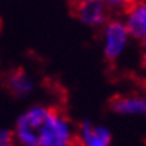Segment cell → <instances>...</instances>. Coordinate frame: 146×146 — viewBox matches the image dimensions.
Instances as JSON below:
<instances>
[{"mask_svg":"<svg viewBox=\"0 0 146 146\" xmlns=\"http://www.w3.org/2000/svg\"><path fill=\"white\" fill-rule=\"evenodd\" d=\"M14 142H15L14 131L6 130V128L0 130V146H11Z\"/></svg>","mask_w":146,"mask_h":146,"instance_id":"obj_9","label":"cell"},{"mask_svg":"<svg viewBox=\"0 0 146 146\" xmlns=\"http://www.w3.org/2000/svg\"><path fill=\"white\" fill-rule=\"evenodd\" d=\"M110 109L116 115L124 116H146V97L131 94L119 96L110 103Z\"/></svg>","mask_w":146,"mask_h":146,"instance_id":"obj_6","label":"cell"},{"mask_svg":"<svg viewBox=\"0 0 146 146\" xmlns=\"http://www.w3.org/2000/svg\"><path fill=\"white\" fill-rule=\"evenodd\" d=\"M6 87H8V90L15 97L23 98V97L30 96L31 92L35 91L36 84L27 72L18 69V70L11 72L9 75L6 76Z\"/></svg>","mask_w":146,"mask_h":146,"instance_id":"obj_7","label":"cell"},{"mask_svg":"<svg viewBox=\"0 0 146 146\" xmlns=\"http://www.w3.org/2000/svg\"><path fill=\"white\" fill-rule=\"evenodd\" d=\"M109 8L103 0H75V15L88 27H98L108 21Z\"/></svg>","mask_w":146,"mask_h":146,"instance_id":"obj_3","label":"cell"},{"mask_svg":"<svg viewBox=\"0 0 146 146\" xmlns=\"http://www.w3.org/2000/svg\"><path fill=\"white\" fill-rule=\"evenodd\" d=\"M124 24L131 37L142 40L146 37V0H133L125 9Z\"/></svg>","mask_w":146,"mask_h":146,"instance_id":"obj_4","label":"cell"},{"mask_svg":"<svg viewBox=\"0 0 146 146\" xmlns=\"http://www.w3.org/2000/svg\"><path fill=\"white\" fill-rule=\"evenodd\" d=\"M143 66L146 67V54H143Z\"/></svg>","mask_w":146,"mask_h":146,"instance_id":"obj_10","label":"cell"},{"mask_svg":"<svg viewBox=\"0 0 146 146\" xmlns=\"http://www.w3.org/2000/svg\"><path fill=\"white\" fill-rule=\"evenodd\" d=\"M14 136L23 146H69L75 142L76 131L61 112L36 104L18 116Z\"/></svg>","mask_w":146,"mask_h":146,"instance_id":"obj_1","label":"cell"},{"mask_svg":"<svg viewBox=\"0 0 146 146\" xmlns=\"http://www.w3.org/2000/svg\"><path fill=\"white\" fill-rule=\"evenodd\" d=\"M76 139L84 146H109L112 143V133L104 125L87 121L76 131Z\"/></svg>","mask_w":146,"mask_h":146,"instance_id":"obj_5","label":"cell"},{"mask_svg":"<svg viewBox=\"0 0 146 146\" xmlns=\"http://www.w3.org/2000/svg\"><path fill=\"white\" fill-rule=\"evenodd\" d=\"M130 33L125 27L124 21L119 19H110L104 23L102 42H103V52L104 57L113 61L121 57L130 42Z\"/></svg>","mask_w":146,"mask_h":146,"instance_id":"obj_2","label":"cell"},{"mask_svg":"<svg viewBox=\"0 0 146 146\" xmlns=\"http://www.w3.org/2000/svg\"><path fill=\"white\" fill-rule=\"evenodd\" d=\"M103 2L109 8V11H125L133 0H103Z\"/></svg>","mask_w":146,"mask_h":146,"instance_id":"obj_8","label":"cell"}]
</instances>
